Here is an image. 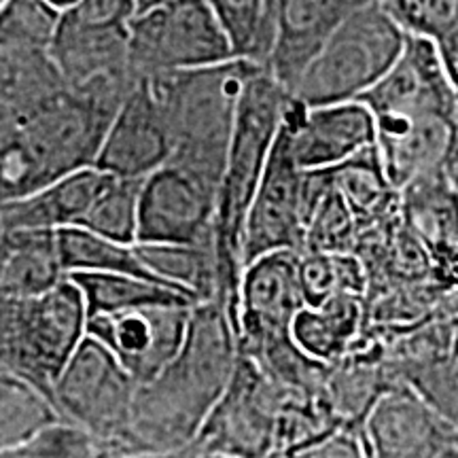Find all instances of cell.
<instances>
[{"instance_id": "6da1fadb", "label": "cell", "mask_w": 458, "mask_h": 458, "mask_svg": "<svg viewBox=\"0 0 458 458\" xmlns=\"http://www.w3.org/2000/svg\"><path fill=\"white\" fill-rule=\"evenodd\" d=\"M238 354V334L225 303H196L179 354L162 374L139 385L130 456H181L225 394Z\"/></svg>"}, {"instance_id": "7a4b0ae2", "label": "cell", "mask_w": 458, "mask_h": 458, "mask_svg": "<svg viewBox=\"0 0 458 458\" xmlns=\"http://www.w3.org/2000/svg\"><path fill=\"white\" fill-rule=\"evenodd\" d=\"M360 100L376 117L377 148L394 187L448 164L458 89L431 41L408 34L399 60Z\"/></svg>"}, {"instance_id": "3957f363", "label": "cell", "mask_w": 458, "mask_h": 458, "mask_svg": "<svg viewBox=\"0 0 458 458\" xmlns=\"http://www.w3.org/2000/svg\"><path fill=\"white\" fill-rule=\"evenodd\" d=\"M136 74L68 88L15 123L0 125V193L15 199L71 172L96 165Z\"/></svg>"}, {"instance_id": "277c9868", "label": "cell", "mask_w": 458, "mask_h": 458, "mask_svg": "<svg viewBox=\"0 0 458 458\" xmlns=\"http://www.w3.org/2000/svg\"><path fill=\"white\" fill-rule=\"evenodd\" d=\"M291 91L267 66L255 64L238 102L236 128L216 196L215 240L221 263L223 295L238 334V295L242 278V238L246 216L270 162Z\"/></svg>"}, {"instance_id": "5b68a950", "label": "cell", "mask_w": 458, "mask_h": 458, "mask_svg": "<svg viewBox=\"0 0 458 458\" xmlns=\"http://www.w3.org/2000/svg\"><path fill=\"white\" fill-rule=\"evenodd\" d=\"M257 62L232 57L221 64L153 74L168 117L174 164L219 196L244 81Z\"/></svg>"}, {"instance_id": "8992f818", "label": "cell", "mask_w": 458, "mask_h": 458, "mask_svg": "<svg viewBox=\"0 0 458 458\" xmlns=\"http://www.w3.org/2000/svg\"><path fill=\"white\" fill-rule=\"evenodd\" d=\"M88 303L74 280L32 297L0 300V365L54 399L55 382L88 335ZM55 401V399H54Z\"/></svg>"}, {"instance_id": "52a82bcc", "label": "cell", "mask_w": 458, "mask_h": 458, "mask_svg": "<svg viewBox=\"0 0 458 458\" xmlns=\"http://www.w3.org/2000/svg\"><path fill=\"white\" fill-rule=\"evenodd\" d=\"M408 32L380 3L348 17L301 72L293 96L306 106L360 100L403 54Z\"/></svg>"}, {"instance_id": "ba28073f", "label": "cell", "mask_w": 458, "mask_h": 458, "mask_svg": "<svg viewBox=\"0 0 458 458\" xmlns=\"http://www.w3.org/2000/svg\"><path fill=\"white\" fill-rule=\"evenodd\" d=\"M139 380L98 337L85 335L55 382L54 399L66 420L94 433L102 456H130Z\"/></svg>"}, {"instance_id": "9c48e42d", "label": "cell", "mask_w": 458, "mask_h": 458, "mask_svg": "<svg viewBox=\"0 0 458 458\" xmlns=\"http://www.w3.org/2000/svg\"><path fill=\"white\" fill-rule=\"evenodd\" d=\"M233 49L208 0H170L136 13L130 24V68L153 77L232 60Z\"/></svg>"}, {"instance_id": "30bf717a", "label": "cell", "mask_w": 458, "mask_h": 458, "mask_svg": "<svg viewBox=\"0 0 458 458\" xmlns=\"http://www.w3.org/2000/svg\"><path fill=\"white\" fill-rule=\"evenodd\" d=\"M291 386L280 385L240 351L225 394L181 456H272L274 433Z\"/></svg>"}, {"instance_id": "8fae6325", "label": "cell", "mask_w": 458, "mask_h": 458, "mask_svg": "<svg viewBox=\"0 0 458 458\" xmlns=\"http://www.w3.org/2000/svg\"><path fill=\"white\" fill-rule=\"evenodd\" d=\"M134 0H79L62 11L51 54L71 88L130 74Z\"/></svg>"}, {"instance_id": "7c38bea8", "label": "cell", "mask_w": 458, "mask_h": 458, "mask_svg": "<svg viewBox=\"0 0 458 458\" xmlns=\"http://www.w3.org/2000/svg\"><path fill=\"white\" fill-rule=\"evenodd\" d=\"M193 306L151 303L128 310L91 314L88 334L98 337L139 385H145L162 374L165 365L179 354L185 344Z\"/></svg>"}, {"instance_id": "4fadbf2b", "label": "cell", "mask_w": 458, "mask_h": 458, "mask_svg": "<svg viewBox=\"0 0 458 458\" xmlns=\"http://www.w3.org/2000/svg\"><path fill=\"white\" fill-rule=\"evenodd\" d=\"M306 170L295 162L283 131L274 142L242 238L244 266L257 257L280 249L303 250L306 236Z\"/></svg>"}, {"instance_id": "5bb4252c", "label": "cell", "mask_w": 458, "mask_h": 458, "mask_svg": "<svg viewBox=\"0 0 458 458\" xmlns=\"http://www.w3.org/2000/svg\"><path fill=\"white\" fill-rule=\"evenodd\" d=\"M216 191L179 165L164 164L140 191V244H204L215 240Z\"/></svg>"}, {"instance_id": "9a60e30c", "label": "cell", "mask_w": 458, "mask_h": 458, "mask_svg": "<svg viewBox=\"0 0 458 458\" xmlns=\"http://www.w3.org/2000/svg\"><path fill=\"white\" fill-rule=\"evenodd\" d=\"M303 306L297 250L280 249L249 261L240 278L238 346L249 348L291 335Z\"/></svg>"}, {"instance_id": "2e32d148", "label": "cell", "mask_w": 458, "mask_h": 458, "mask_svg": "<svg viewBox=\"0 0 458 458\" xmlns=\"http://www.w3.org/2000/svg\"><path fill=\"white\" fill-rule=\"evenodd\" d=\"M280 131L303 170L331 168L377 145L376 117L363 100L306 106L291 96Z\"/></svg>"}, {"instance_id": "e0dca14e", "label": "cell", "mask_w": 458, "mask_h": 458, "mask_svg": "<svg viewBox=\"0 0 458 458\" xmlns=\"http://www.w3.org/2000/svg\"><path fill=\"white\" fill-rule=\"evenodd\" d=\"M369 456H458V431L408 385L380 394L363 422Z\"/></svg>"}, {"instance_id": "ac0fdd59", "label": "cell", "mask_w": 458, "mask_h": 458, "mask_svg": "<svg viewBox=\"0 0 458 458\" xmlns=\"http://www.w3.org/2000/svg\"><path fill=\"white\" fill-rule=\"evenodd\" d=\"M170 156L172 136L162 98L151 77H139L114 114L96 168L125 179H147L168 164Z\"/></svg>"}, {"instance_id": "d6986e66", "label": "cell", "mask_w": 458, "mask_h": 458, "mask_svg": "<svg viewBox=\"0 0 458 458\" xmlns=\"http://www.w3.org/2000/svg\"><path fill=\"white\" fill-rule=\"evenodd\" d=\"M371 3L376 0H276V38L266 66L293 94L325 41Z\"/></svg>"}, {"instance_id": "ffe728a7", "label": "cell", "mask_w": 458, "mask_h": 458, "mask_svg": "<svg viewBox=\"0 0 458 458\" xmlns=\"http://www.w3.org/2000/svg\"><path fill=\"white\" fill-rule=\"evenodd\" d=\"M108 172L89 168L71 172L62 179L15 199L0 204V227L3 229H60L79 227L94 204Z\"/></svg>"}, {"instance_id": "44dd1931", "label": "cell", "mask_w": 458, "mask_h": 458, "mask_svg": "<svg viewBox=\"0 0 458 458\" xmlns=\"http://www.w3.org/2000/svg\"><path fill=\"white\" fill-rule=\"evenodd\" d=\"M0 297H32L68 278L55 229H3Z\"/></svg>"}, {"instance_id": "7402d4cb", "label": "cell", "mask_w": 458, "mask_h": 458, "mask_svg": "<svg viewBox=\"0 0 458 458\" xmlns=\"http://www.w3.org/2000/svg\"><path fill=\"white\" fill-rule=\"evenodd\" d=\"M363 295L340 293L320 306H303L293 320L291 335L303 352L320 363L344 359L365 327Z\"/></svg>"}, {"instance_id": "603a6c76", "label": "cell", "mask_w": 458, "mask_h": 458, "mask_svg": "<svg viewBox=\"0 0 458 458\" xmlns=\"http://www.w3.org/2000/svg\"><path fill=\"white\" fill-rule=\"evenodd\" d=\"M399 191L403 221L428 250L458 244V182L448 165L422 172Z\"/></svg>"}, {"instance_id": "cb8c5ba5", "label": "cell", "mask_w": 458, "mask_h": 458, "mask_svg": "<svg viewBox=\"0 0 458 458\" xmlns=\"http://www.w3.org/2000/svg\"><path fill=\"white\" fill-rule=\"evenodd\" d=\"M327 170L334 185L351 204L359 232L401 210V191L388 181L377 145L363 148L357 156Z\"/></svg>"}, {"instance_id": "d4e9b609", "label": "cell", "mask_w": 458, "mask_h": 458, "mask_svg": "<svg viewBox=\"0 0 458 458\" xmlns=\"http://www.w3.org/2000/svg\"><path fill=\"white\" fill-rule=\"evenodd\" d=\"M136 249L147 267L168 284L181 286L196 297V301L221 300L223 295L221 263L216 242L204 244H140ZM229 310V308H227Z\"/></svg>"}, {"instance_id": "484cf974", "label": "cell", "mask_w": 458, "mask_h": 458, "mask_svg": "<svg viewBox=\"0 0 458 458\" xmlns=\"http://www.w3.org/2000/svg\"><path fill=\"white\" fill-rule=\"evenodd\" d=\"M68 278L81 289L89 317L151 306V303H187V306L198 303L196 297L181 286L136 276V274L72 272L68 274Z\"/></svg>"}, {"instance_id": "4316f807", "label": "cell", "mask_w": 458, "mask_h": 458, "mask_svg": "<svg viewBox=\"0 0 458 458\" xmlns=\"http://www.w3.org/2000/svg\"><path fill=\"white\" fill-rule=\"evenodd\" d=\"M57 420L66 418L47 393L9 371L0 374V454L7 456Z\"/></svg>"}, {"instance_id": "83f0119b", "label": "cell", "mask_w": 458, "mask_h": 458, "mask_svg": "<svg viewBox=\"0 0 458 458\" xmlns=\"http://www.w3.org/2000/svg\"><path fill=\"white\" fill-rule=\"evenodd\" d=\"M62 261L68 274L72 272H117L136 274L153 280L156 274L147 267L136 244L119 242L85 227H66L57 232ZM165 283V280H162Z\"/></svg>"}, {"instance_id": "f1b7e54d", "label": "cell", "mask_w": 458, "mask_h": 458, "mask_svg": "<svg viewBox=\"0 0 458 458\" xmlns=\"http://www.w3.org/2000/svg\"><path fill=\"white\" fill-rule=\"evenodd\" d=\"M408 34L431 41L458 89V0H377Z\"/></svg>"}, {"instance_id": "f546056e", "label": "cell", "mask_w": 458, "mask_h": 458, "mask_svg": "<svg viewBox=\"0 0 458 458\" xmlns=\"http://www.w3.org/2000/svg\"><path fill=\"white\" fill-rule=\"evenodd\" d=\"M233 55L267 64L276 38V0H208Z\"/></svg>"}, {"instance_id": "4dcf8cb0", "label": "cell", "mask_w": 458, "mask_h": 458, "mask_svg": "<svg viewBox=\"0 0 458 458\" xmlns=\"http://www.w3.org/2000/svg\"><path fill=\"white\" fill-rule=\"evenodd\" d=\"M391 368L401 385L414 388L458 431V344Z\"/></svg>"}, {"instance_id": "1f68e13d", "label": "cell", "mask_w": 458, "mask_h": 458, "mask_svg": "<svg viewBox=\"0 0 458 458\" xmlns=\"http://www.w3.org/2000/svg\"><path fill=\"white\" fill-rule=\"evenodd\" d=\"M325 174L327 182L312 202L301 253H352L359 238L357 216L334 185L327 168Z\"/></svg>"}, {"instance_id": "d6a6232c", "label": "cell", "mask_w": 458, "mask_h": 458, "mask_svg": "<svg viewBox=\"0 0 458 458\" xmlns=\"http://www.w3.org/2000/svg\"><path fill=\"white\" fill-rule=\"evenodd\" d=\"M145 179H125L108 172L105 185L100 187L94 204L79 227L119 242H139V208L140 191Z\"/></svg>"}, {"instance_id": "836d02e7", "label": "cell", "mask_w": 458, "mask_h": 458, "mask_svg": "<svg viewBox=\"0 0 458 458\" xmlns=\"http://www.w3.org/2000/svg\"><path fill=\"white\" fill-rule=\"evenodd\" d=\"M306 306H320L340 293L368 295V270L354 253H300Z\"/></svg>"}, {"instance_id": "e575fe53", "label": "cell", "mask_w": 458, "mask_h": 458, "mask_svg": "<svg viewBox=\"0 0 458 458\" xmlns=\"http://www.w3.org/2000/svg\"><path fill=\"white\" fill-rule=\"evenodd\" d=\"M60 15L47 0H3L0 47L51 49Z\"/></svg>"}, {"instance_id": "d590c367", "label": "cell", "mask_w": 458, "mask_h": 458, "mask_svg": "<svg viewBox=\"0 0 458 458\" xmlns=\"http://www.w3.org/2000/svg\"><path fill=\"white\" fill-rule=\"evenodd\" d=\"M102 456V444L94 433L71 420H57L4 458H91Z\"/></svg>"}, {"instance_id": "8d00e7d4", "label": "cell", "mask_w": 458, "mask_h": 458, "mask_svg": "<svg viewBox=\"0 0 458 458\" xmlns=\"http://www.w3.org/2000/svg\"><path fill=\"white\" fill-rule=\"evenodd\" d=\"M442 312L445 314V317L452 318V323H454L456 329H458V291H456V293H448L444 297Z\"/></svg>"}, {"instance_id": "74e56055", "label": "cell", "mask_w": 458, "mask_h": 458, "mask_svg": "<svg viewBox=\"0 0 458 458\" xmlns=\"http://www.w3.org/2000/svg\"><path fill=\"white\" fill-rule=\"evenodd\" d=\"M165 3H170V0H134L136 13H145V11L162 7V4H165Z\"/></svg>"}, {"instance_id": "f35d334b", "label": "cell", "mask_w": 458, "mask_h": 458, "mask_svg": "<svg viewBox=\"0 0 458 458\" xmlns=\"http://www.w3.org/2000/svg\"><path fill=\"white\" fill-rule=\"evenodd\" d=\"M47 3L54 4L55 9H60V11H66V9H71L72 4H77L79 0H47Z\"/></svg>"}, {"instance_id": "ab89813d", "label": "cell", "mask_w": 458, "mask_h": 458, "mask_svg": "<svg viewBox=\"0 0 458 458\" xmlns=\"http://www.w3.org/2000/svg\"><path fill=\"white\" fill-rule=\"evenodd\" d=\"M454 181H456V182H458V179H454Z\"/></svg>"}]
</instances>
